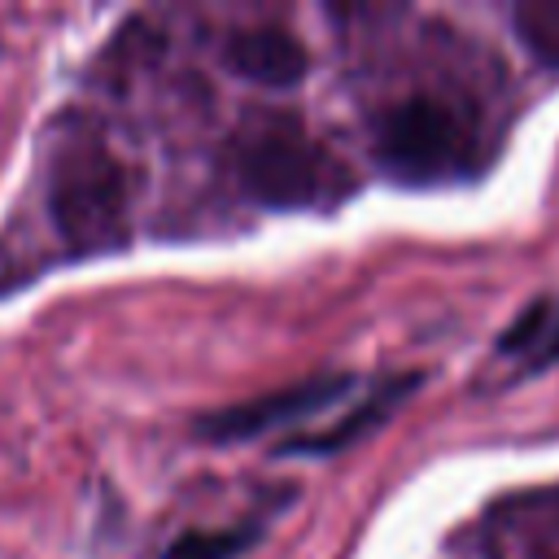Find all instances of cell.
I'll return each instance as SVG.
<instances>
[{
	"label": "cell",
	"instance_id": "1",
	"mask_svg": "<svg viewBox=\"0 0 559 559\" xmlns=\"http://www.w3.org/2000/svg\"><path fill=\"white\" fill-rule=\"evenodd\" d=\"M493 135L472 100L445 92H411L376 109L371 157L397 183L472 179L493 157Z\"/></svg>",
	"mask_w": 559,
	"mask_h": 559
},
{
	"label": "cell",
	"instance_id": "2",
	"mask_svg": "<svg viewBox=\"0 0 559 559\" xmlns=\"http://www.w3.org/2000/svg\"><path fill=\"white\" fill-rule=\"evenodd\" d=\"M135 179L118 148L96 127H70L57 135L44 175L48 223L74 253L118 249L131 231Z\"/></svg>",
	"mask_w": 559,
	"mask_h": 559
},
{
	"label": "cell",
	"instance_id": "3",
	"mask_svg": "<svg viewBox=\"0 0 559 559\" xmlns=\"http://www.w3.org/2000/svg\"><path fill=\"white\" fill-rule=\"evenodd\" d=\"M231 175L240 192L271 210H332L358 179L297 118H258L231 140Z\"/></svg>",
	"mask_w": 559,
	"mask_h": 559
},
{
	"label": "cell",
	"instance_id": "4",
	"mask_svg": "<svg viewBox=\"0 0 559 559\" xmlns=\"http://www.w3.org/2000/svg\"><path fill=\"white\" fill-rule=\"evenodd\" d=\"M358 380L336 371V376H314V380H301V384H284V389H271V393H258L249 402H236V406H223V411H210L197 419V437L214 441V445H231V441H253L271 428H284V424H301V419H314L323 415L328 406H336L345 393H354Z\"/></svg>",
	"mask_w": 559,
	"mask_h": 559
},
{
	"label": "cell",
	"instance_id": "5",
	"mask_svg": "<svg viewBox=\"0 0 559 559\" xmlns=\"http://www.w3.org/2000/svg\"><path fill=\"white\" fill-rule=\"evenodd\" d=\"M218 57L236 79H249V83L275 87V92L297 87L310 70L306 44L284 26H240L223 39Z\"/></svg>",
	"mask_w": 559,
	"mask_h": 559
},
{
	"label": "cell",
	"instance_id": "6",
	"mask_svg": "<svg viewBox=\"0 0 559 559\" xmlns=\"http://www.w3.org/2000/svg\"><path fill=\"white\" fill-rule=\"evenodd\" d=\"M419 384V376H402V380H389L376 397H367L362 406H354L336 428H328V432H306V437H288V441H280V454H332V450H341V445H349V441H358V437H367L376 424H384L389 419V411L411 393Z\"/></svg>",
	"mask_w": 559,
	"mask_h": 559
},
{
	"label": "cell",
	"instance_id": "7",
	"mask_svg": "<svg viewBox=\"0 0 559 559\" xmlns=\"http://www.w3.org/2000/svg\"><path fill=\"white\" fill-rule=\"evenodd\" d=\"M498 354L524 358V371H546L559 362V297H537L498 336Z\"/></svg>",
	"mask_w": 559,
	"mask_h": 559
},
{
	"label": "cell",
	"instance_id": "8",
	"mask_svg": "<svg viewBox=\"0 0 559 559\" xmlns=\"http://www.w3.org/2000/svg\"><path fill=\"white\" fill-rule=\"evenodd\" d=\"M511 26L542 66L559 70V0H528L511 9Z\"/></svg>",
	"mask_w": 559,
	"mask_h": 559
},
{
	"label": "cell",
	"instance_id": "9",
	"mask_svg": "<svg viewBox=\"0 0 559 559\" xmlns=\"http://www.w3.org/2000/svg\"><path fill=\"white\" fill-rule=\"evenodd\" d=\"M245 546H253V528H210L175 537L162 559H236Z\"/></svg>",
	"mask_w": 559,
	"mask_h": 559
}]
</instances>
